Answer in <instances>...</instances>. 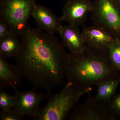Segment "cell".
I'll return each instance as SVG.
<instances>
[{
  "instance_id": "cell-5",
  "label": "cell",
  "mask_w": 120,
  "mask_h": 120,
  "mask_svg": "<svg viewBox=\"0 0 120 120\" xmlns=\"http://www.w3.org/2000/svg\"><path fill=\"white\" fill-rule=\"evenodd\" d=\"M91 12L94 25L120 39V8L114 0H94Z\"/></svg>"
},
{
  "instance_id": "cell-8",
  "label": "cell",
  "mask_w": 120,
  "mask_h": 120,
  "mask_svg": "<svg viewBox=\"0 0 120 120\" xmlns=\"http://www.w3.org/2000/svg\"><path fill=\"white\" fill-rule=\"evenodd\" d=\"M93 5L90 0H67L62 8L60 19L77 26H84L87 15L91 12Z\"/></svg>"
},
{
  "instance_id": "cell-18",
  "label": "cell",
  "mask_w": 120,
  "mask_h": 120,
  "mask_svg": "<svg viewBox=\"0 0 120 120\" xmlns=\"http://www.w3.org/2000/svg\"><path fill=\"white\" fill-rule=\"evenodd\" d=\"M110 104L117 115L120 116V94L114 96L110 101Z\"/></svg>"
},
{
  "instance_id": "cell-15",
  "label": "cell",
  "mask_w": 120,
  "mask_h": 120,
  "mask_svg": "<svg viewBox=\"0 0 120 120\" xmlns=\"http://www.w3.org/2000/svg\"><path fill=\"white\" fill-rule=\"evenodd\" d=\"M108 53L114 67L120 72V39H115L108 49Z\"/></svg>"
},
{
  "instance_id": "cell-9",
  "label": "cell",
  "mask_w": 120,
  "mask_h": 120,
  "mask_svg": "<svg viewBox=\"0 0 120 120\" xmlns=\"http://www.w3.org/2000/svg\"><path fill=\"white\" fill-rule=\"evenodd\" d=\"M31 16L34 19L38 28L49 34H58L59 30L62 26V22L49 8L36 3Z\"/></svg>"
},
{
  "instance_id": "cell-13",
  "label": "cell",
  "mask_w": 120,
  "mask_h": 120,
  "mask_svg": "<svg viewBox=\"0 0 120 120\" xmlns=\"http://www.w3.org/2000/svg\"><path fill=\"white\" fill-rule=\"evenodd\" d=\"M17 34L11 32L7 37L0 40V56L4 58H15L21 47V41Z\"/></svg>"
},
{
  "instance_id": "cell-16",
  "label": "cell",
  "mask_w": 120,
  "mask_h": 120,
  "mask_svg": "<svg viewBox=\"0 0 120 120\" xmlns=\"http://www.w3.org/2000/svg\"><path fill=\"white\" fill-rule=\"evenodd\" d=\"M14 98L4 89L0 90V109L5 110L13 107Z\"/></svg>"
},
{
  "instance_id": "cell-10",
  "label": "cell",
  "mask_w": 120,
  "mask_h": 120,
  "mask_svg": "<svg viewBox=\"0 0 120 120\" xmlns=\"http://www.w3.org/2000/svg\"><path fill=\"white\" fill-rule=\"evenodd\" d=\"M62 44L71 54L79 53L83 51L87 45L78 26L69 24L61 26L59 30Z\"/></svg>"
},
{
  "instance_id": "cell-2",
  "label": "cell",
  "mask_w": 120,
  "mask_h": 120,
  "mask_svg": "<svg viewBox=\"0 0 120 120\" xmlns=\"http://www.w3.org/2000/svg\"><path fill=\"white\" fill-rule=\"evenodd\" d=\"M110 60L108 50L87 45L79 53L71 54L65 77L67 82L79 88L91 90L92 86L119 77Z\"/></svg>"
},
{
  "instance_id": "cell-6",
  "label": "cell",
  "mask_w": 120,
  "mask_h": 120,
  "mask_svg": "<svg viewBox=\"0 0 120 120\" xmlns=\"http://www.w3.org/2000/svg\"><path fill=\"white\" fill-rule=\"evenodd\" d=\"M86 99L83 102L76 105L69 114V120H114L118 116L110 103L99 101L92 96L90 91L87 93Z\"/></svg>"
},
{
  "instance_id": "cell-11",
  "label": "cell",
  "mask_w": 120,
  "mask_h": 120,
  "mask_svg": "<svg viewBox=\"0 0 120 120\" xmlns=\"http://www.w3.org/2000/svg\"><path fill=\"white\" fill-rule=\"evenodd\" d=\"M82 32L87 45L102 50H108L116 38L104 28L94 25L84 27Z\"/></svg>"
},
{
  "instance_id": "cell-7",
  "label": "cell",
  "mask_w": 120,
  "mask_h": 120,
  "mask_svg": "<svg viewBox=\"0 0 120 120\" xmlns=\"http://www.w3.org/2000/svg\"><path fill=\"white\" fill-rule=\"evenodd\" d=\"M13 90V108L24 116L37 120L41 112L40 105L49 94L36 92L34 88L24 91L19 90L17 88Z\"/></svg>"
},
{
  "instance_id": "cell-4",
  "label": "cell",
  "mask_w": 120,
  "mask_h": 120,
  "mask_svg": "<svg viewBox=\"0 0 120 120\" xmlns=\"http://www.w3.org/2000/svg\"><path fill=\"white\" fill-rule=\"evenodd\" d=\"M36 0H0V19L20 37L24 32Z\"/></svg>"
},
{
  "instance_id": "cell-17",
  "label": "cell",
  "mask_w": 120,
  "mask_h": 120,
  "mask_svg": "<svg viewBox=\"0 0 120 120\" xmlns=\"http://www.w3.org/2000/svg\"><path fill=\"white\" fill-rule=\"evenodd\" d=\"M24 116L14 108L1 110L0 112V120H22Z\"/></svg>"
},
{
  "instance_id": "cell-12",
  "label": "cell",
  "mask_w": 120,
  "mask_h": 120,
  "mask_svg": "<svg viewBox=\"0 0 120 120\" xmlns=\"http://www.w3.org/2000/svg\"><path fill=\"white\" fill-rule=\"evenodd\" d=\"M6 59L0 56V88H17L23 77L18 67Z\"/></svg>"
},
{
  "instance_id": "cell-1",
  "label": "cell",
  "mask_w": 120,
  "mask_h": 120,
  "mask_svg": "<svg viewBox=\"0 0 120 120\" xmlns=\"http://www.w3.org/2000/svg\"><path fill=\"white\" fill-rule=\"evenodd\" d=\"M21 47L15 58L23 78L34 89L51 94L65 77L71 57L54 34L27 26L19 37Z\"/></svg>"
},
{
  "instance_id": "cell-20",
  "label": "cell",
  "mask_w": 120,
  "mask_h": 120,
  "mask_svg": "<svg viewBox=\"0 0 120 120\" xmlns=\"http://www.w3.org/2000/svg\"><path fill=\"white\" fill-rule=\"evenodd\" d=\"M118 7L120 8V0H114Z\"/></svg>"
},
{
  "instance_id": "cell-14",
  "label": "cell",
  "mask_w": 120,
  "mask_h": 120,
  "mask_svg": "<svg viewBox=\"0 0 120 120\" xmlns=\"http://www.w3.org/2000/svg\"><path fill=\"white\" fill-rule=\"evenodd\" d=\"M120 83L119 77L99 83L97 86L98 89L95 98L103 102L110 103Z\"/></svg>"
},
{
  "instance_id": "cell-19",
  "label": "cell",
  "mask_w": 120,
  "mask_h": 120,
  "mask_svg": "<svg viewBox=\"0 0 120 120\" xmlns=\"http://www.w3.org/2000/svg\"><path fill=\"white\" fill-rule=\"evenodd\" d=\"M11 32L7 24L0 19V40L7 37Z\"/></svg>"
},
{
  "instance_id": "cell-3",
  "label": "cell",
  "mask_w": 120,
  "mask_h": 120,
  "mask_svg": "<svg viewBox=\"0 0 120 120\" xmlns=\"http://www.w3.org/2000/svg\"><path fill=\"white\" fill-rule=\"evenodd\" d=\"M91 90L79 88L67 82L60 91L49 95L47 102L41 108L37 120H65L79 99Z\"/></svg>"
}]
</instances>
